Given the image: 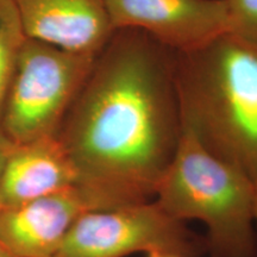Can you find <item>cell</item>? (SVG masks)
I'll return each instance as SVG.
<instances>
[{"instance_id": "obj_1", "label": "cell", "mask_w": 257, "mask_h": 257, "mask_svg": "<svg viewBox=\"0 0 257 257\" xmlns=\"http://www.w3.org/2000/svg\"><path fill=\"white\" fill-rule=\"evenodd\" d=\"M172 54L115 30L70 106L57 137L93 210L155 198L182 135Z\"/></svg>"}, {"instance_id": "obj_2", "label": "cell", "mask_w": 257, "mask_h": 257, "mask_svg": "<svg viewBox=\"0 0 257 257\" xmlns=\"http://www.w3.org/2000/svg\"><path fill=\"white\" fill-rule=\"evenodd\" d=\"M182 125L257 185V41L232 32L175 57Z\"/></svg>"}, {"instance_id": "obj_3", "label": "cell", "mask_w": 257, "mask_h": 257, "mask_svg": "<svg viewBox=\"0 0 257 257\" xmlns=\"http://www.w3.org/2000/svg\"><path fill=\"white\" fill-rule=\"evenodd\" d=\"M255 199L252 180L213 155L182 125L178 150L154 200L175 219L204 225L211 257H257Z\"/></svg>"}, {"instance_id": "obj_4", "label": "cell", "mask_w": 257, "mask_h": 257, "mask_svg": "<svg viewBox=\"0 0 257 257\" xmlns=\"http://www.w3.org/2000/svg\"><path fill=\"white\" fill-rule=\"evenodd\" d=\"M96 56L25 37L0 117L14 144L57 136Z\"/></svg>"}, {"instance_id": "obj_5", "label": "cell", "mask_w": 257, "mask_h": 257, "mask_svg": "<svg viewBox=\"0 0 257 257\" xmlns=\"http://www.w3.org/2000/svg\"><path fill=\"white\" fill-rule=\"evenodd\" d=\"M140 252L201 257L206 243L153 199L82 213L56 257H128Z\"/></svg>"}, {"instance_id": "obj_6", "label": "cell", "mask_w": 257, "mask_h": 257, "mask_svg": "<svg viewBox=\"0 0 257 257\" xmlns=\"http://www.w3.org/2000/svg\"><path fill=\"white\" fill-rule=\"evenodd\" d=\"M106 5L114 31H141L176 55L230 32L226 0H106Z\"/></svg>"}, {"instance_id": "obj_7", "label": "cell", "mask_w": 257, "mask_h": 257, "mask_svg": "<svg viewBox=\"0 0 257 257\" xmlns=\"http://www.w3.org/2000/svg\"><path fill=\"white\" fill-rule=\"evenodd\" d=\"M25 37L96 56L114 29L106 0H11Z\"/></svg>"}, {"instance_id": "obj_8", "label": "cell", "mask_w": 257, "mask_h": 257, "mask_svg": "<svg viewBox=\"0 0 257 257\" xmlns=\"http://www.w3.org/2000/svg\"><path fill=\"white\" fill-rule=\"evenodd\" d=\"M93 210L74 187L11 207H0V244L14 257H56L82 213Z\"/></svg>"}, {"instance_id": "obj_9", "label": "cell", "mask_w": 257, "mask_h": 257, "mask_svg": "<svg viewBox=\"0 0 257 257\" xmlns=\"http://www.w3.org/2000/svg\"><path fill=\"white\" fill-rule=\"evenodd\" d=\"M76 172L57 136L14 144L0 172V207L76 186Z\"/></svg>"}, {"instance_id": "obj_10", "label": "cell", "mask_w": 257, "mask_h": 257, "mask_svg": "<svg viewBox=\"0 0 257 257\" xmlns=\"http://www.w3.org/2000/svg\"><path fill=\"white\" fill-rule=\"evenodd\" d=\"M24 40L25 35L12 2L0 0V117Z\"/></svg>"}, {"instance_id": "obj_11", "label": "cell", "mask_w": 257, "mask_h": 257, "mask_svg": "<svg viewBox=\"0 0 257 257\" xmlns=\"http://www.w3.org/2000/svg\"><path fill=\"white\" fill-rule=\"evenodd\" d=\"M230 32L257 41V0H226Z\"/></svg>"}, {"instance_id": "obj_12", "label": "cell", "mask_w": 257, "mask_h": 257, "mask_svg": "<svg viewBox=\"0 0 257 257\" xmlns=\"http://www.w3.org/2000/svg\"><path fill=\"white\" fill-rule=\"evenodd\" d=\"M14 147V143L5 136V134L0 130V172H2L3 165H4L6 156L9 155L10 150Z\"/></svg>"}, {"instance_id": "obj_13", "label": "cell", "mask_w": 257, "mask_h": 257, "mask_svg": "<svg viewBox=\"0 0 257 257\" xmlns=\"http://www.w3.org/2000/svg\"><path fill=\"white\" fill-rule=\"evenodd\" d=\"M147 257H182L174 253H167V252H150L148 253Z\"/></svg>"}, {"instance_id": "obj_14", "label": "cell", "mask_w": 257, "mask_h": 257, "mask_svg": "<svg viewBox=\"0 0 257 257\" xmlns=\"http://www.w3.org/2000/svg\"><path fill=\"white\" fill-rule=\"evenodd\" d=\"M0 257H14V256H12L11 253H10L8 250H6L4 246L0 244Z\"/></svg>"}, {"instance_id": "obj_15", "label": "cell", "mask_w": 257, "mask_h": 257, "mask_svg": "<svg viewBox=\"0 0 257 257\" xmlns=\"http://www.w3.org/2000/svg\"><path fill=\"white\" fill-rule=\"evenodd\" d=\"M255 221L257 227V185H256V199H255Z\"/></svg>"}]
</instances>
